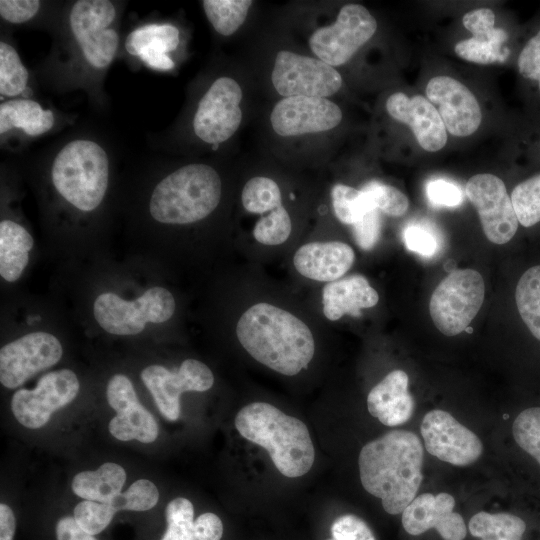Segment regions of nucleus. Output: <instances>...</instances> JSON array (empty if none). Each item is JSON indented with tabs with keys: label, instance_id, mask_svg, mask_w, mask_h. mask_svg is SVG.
<instances>
[{
	"label": "nucleus",
	"instance_id": "1",
	"mask_svg": "<svg viewBox=\"0 0 540 540\" xmlns=\"http://www.w3.org/2000/svg\"><path fill=\"white\" fill-rule=\"evenodd\" d=\"M124 3L74 0L62 4L51 30V50L38 78L57 93L83 91L92 105L104 108V81L121 46Z\"/></svg>",
	"mask_w": 540,
	"mask_h": 540
},
{
	"label": "nucleus",
	"instance_id": "2",
	"mask_svg": "<svg viewBox=\"0 0 540 540\" xmlns=\"http://www.w3.org/2000/svg\"><path fill=\"white\" fill-rule=\"evenodd\" d=\"M55 195L78 213H93L108 192L112 151L95 133L81 131L65 136L40 155Z\"/></svg>",
	"mask_w": 540,
	"mask_h": 540
},
{
	"label": "nucleus",
	"instance_id": "3",
	"mask_svg": "<svg viewBox=\"0 0 540 540\" xmlns=\"http://www.w3.org/2000/svg\"><path fill=\"white\" fill-rule=\"evenodd\" d=\"M423 446L416 434L392 430L365 444L358 457L363 488L391 515L402 513L421 485Z\"/></svg>",
	"mask_w": 540,
	"mask_h": 540
},
{
	"label": "nucleus",
	"instance_id": "4",
	"mask_svg": "<svg viewBox=\"0 0 540 540\" xmlns=\"http://www.w3.org/2000/svg\"><path fill=\"white\" fill-rule=\"evenodd\" d=\"M236 335L253 359L287 376L306 368L315 353V340L306 323L267 302L256 303L241 315Z\"/></svg>",
	"mask_w": 540,
	"mask_h": 540
},
{
	"label": "nucleus",
	"instance_id": "5",
	"mask_svg": "<svg viewBox=\"0 0 540 540\" xmlns=\"http://www.w3.org/2000/svg\"><path fill=\"white\" fill-rule=\"evenodd\" d=\"M235 428L246 440L263 447L277 468L289 478L309 472L315 449L305 423L266 402H253L239 410Z\"/></svg>",
	"mask_w": 540,
	"mask_h": 540
},
{
	"label": "nucleus",
	"instance_id": "6",
	"mask_svg": "<svg viewBox=\"0 0 540 540\" xmlns=\"http://www.w3.org/2000/svg\"><path fill=\"white\" fill-rule=\"evenodd\" d=\"M222 180L218 171L203 162L181 165L153 187L148 213L163 225H190L209 217L219 206Z\"/></svg>",
	"mask_w": 540,
	"mask_h": 540
},
{
	"label": "nucleus",
	"instance_id": "7",
	"mask_svg": "<svg viewBox=\"0 0 540 540\" xmlns=\"http://www.w3.org/2000/svg\"><path fill=\"white\" fill-rule=\"evenodd\" d=\"M175 307L172 293L155 286L132 301L112 292L102 293L94 301L93 314L106 332L128 336L141 333L147 323L166 322L173 316Z\"/></svg>",
	"mask_w": 540,
	"mask_h": 540
},
{
	"label": "nucleus",
	"instance_id": "8",
	"mask_svg": "<svg viewBox=\"0 0 540 540\" xmlns=\"http://www.w3.org/2000/svg\"><path fill=\"white\" fill-rule=\"evenodd\" d=\"M485 296L481 274L473 269L454 270L435 288L429 311L436 328L446 336L465 331L479 312Z\"/></svg>",
	"mask_w": 540,
	"mask_h": 540
},
{
	"label": "nucleus",
	"instance_id": "9",
	"mask_svg": "<svg viewBox=\"0 0 540 540\" xmlns=\"http://www.w3.org/2000/svg\"><path fill=\"white\" fill-rule=\"evenodd\" d=\"M242 97V88L234 78H215L198 99L191 117L195 138L215 147L229 140L242 122Z\"/></svg>",
	"mask_w": 540,
	"mask_h": 540
},
{
	"label": "nucleus",
	"instance_id": "10",
	"mask_svg": "<svg viewBox=\"0 0 540 540\" xmlns=\"http://www.w3.org/2000/svg\"><path fill=\"white\" fill-rule=\"evenodd\" d=\"M75 115L63 113L33 97L0 103V145L17 152L35 140L58 132L74 122Z\"/></svg>",
	"mask_w": 540,
	"mask_h": 540
},
{
	"label": "nucleus",
	"instance_id": "11",
	"mask_svg": "<svg viewBox=\"0 0 540 540\" xmlns=\"http://www.w3.org/2000/svg\"><path fill=\"white\" fill-rule=\"evenodd\" d=\"M376 30V19L367 8L360 4H346L333 24L312 33L309 46L318 59L337 67L348 62Z\"/></svg>",
	"mask_w": 540,
	"mask_h": 540
},
{
	"label": "nucleus",
	"instance_id": "12",
	"mask_svg": "<svg viewBox=\"0 0 540 540\" xmlns=\"http://www.w3.org/2000/svg\"><path fill=\"white\" fill-rule=\"evenodd\" d=\"M79 390L78 377L72 370H55L43 375L35 388L15 391L10 408L20 425L31 430L40 429L54 412L74 401Z\"/></svg>",
	"mask_w": 540,
	"mask_h": 540
},
{
	"label": "nucleus",
	"instance_id": "13",
	"mask_svg": "<svg viewBox=\"0 0 540 540\" xmlns=\"http://www.w3.org/2000/svg\"><path fill=\"white\" fill-rule=\"evenodd\" d=\"M272 84L284 98L294 96L327 98L337 93L343 80L340 73L324 61L282 50L275 57Z\"/></svg>",
	"mask_w": 540,
	"mask_h": 540
},
{
	"label": "nucleus",
	"instance_id": "14",
	"mask_svg": "<svg viewBox=\"0 0 540 540\" xmlns=\"http://www.w3.org/2000/svg\"><path fill=\"white\" fill-rule=\"evenodd\" d=\"M140 377L160 414L168 421L179 419L182 393L204 392L214 384L210 368L196 359L184 360L177 371H170L158 364L149 365L141 371Z\"/></svg>",
	"mask_w": 540,
	"mask_h": 540
},
{
	"label": "nucleus",
	"instance_id": "15",
	"mask_svg": "<svg viewBox=\"0 0 540 540\" xmlns=\"http://www.w3.org/2000/svg\"><path fill=\"white\" fill-rule=\"evenodd\" d=\"M63 348L53 334L32 332L5 344L0 350V382L15 389L39 372L57 364Z\"/></svg>",
	"mask_w": 540,
	"mask_h": 540
},
{
	"label": "nucleus",
	"instance_id": "16",
	"mask_svg": "<svg viewBox=\"0 0 540 540\" xmlns=\"http://www.w3.org/2000/svg\"><path fill=\"white\" fill-rule=\"evenodd\" d=\"M465 193L478 212L487 239L498 245L509 242L519 222L504 182L493 174H477L467 181Z\"/></svg>",
	"mask_w": 540,
	"mask_h": 540
},
{
	"label": "nucleus",
	"instance_id": "17",
	"mask_svg": "<svg viewBox=\"0 0 540 540\" xmlns=\"http://www.w3.org/2000/svg\"><path fill=\"white\" fill-rule=\"evenodd\" d=\"M420 431L427 452L451 465H471L482 454L483 445L479 437L444 410L427 412Z\"/></svg>",
	"mask_w": 540,
	"mask_h": 540
},
{
	"label": "nucleus",
	"instance_id": "18",
	"mask_svg": "<svg viewBox=\"0 0 540 540\" xmlns=\"http://www.w3.org/2000/svg\"><path fill=\"white\" fill-rule=\"evenodd\" d=\"M106 398L116 415L108 430L117 440H137L150 444L157 440L159 427L152 413L139 401L131 380L124 374L113 375L106 387Z\"/></svg>",
	"mask_w": 540,
	"mask_h": 540
},
{
	"label": "nucleus",
	"instance_id": "19",
	"mask_svg": "<svg viewBox=\"0 0 540 540\" xmlns=\"http://www.w3.org/2000/svg\"><path fill=\"white\" fill-rule=\"evenodd\" d=\"M341 120L342 111L337 104L317 97L283 98L270 114L274 132L283 137L328 131L338 126Z\"/></svg>",
	"mask_w": 540,
	"mask_h": 540
},
{
	"label": "nucleus",
	"instance_id": "20",
	"mask_svg": "<svg viewBox=\"0 0 540 540\" xmlns=\"http://www.w3.org/2000/svg\"><path fill=\"white\" fill-rule=\"evenodd\" d=\"M427 99L437 106L446 130L457 137L473 134L480 126L482 113L474 94L449 76H436L426 86Z\"/></svg>",
	"mask_w": 540,
	"mask_h": 540
},
{
	"label": "nucleus",
	"instance_id": "21",
	"mask_svg": "<svg viewBox=\"0 0 540 540\" xmlns=\"http://www.w3.org/2000/svg\"><path fill=\"white\" fill-rule=\"evenodd\" d=\"M454 506L455 499L448 493L420 494L402 512L403 528L410 535L435 529L444 540H463L467 527Z\"/></svg>",
	"mask_w": 540,
	"mask_h": 540
},
{
	"label": "nucleus",
	"instance_id": "22",
	"mask_svg": "<svg viewBox=\"0 0 540 540\" xmlns=\"http://www.w3.org/2000/svg\"><path fill=\"white\" fill-rule=\"evenodd\" d=\"M181 44L180 29L167 21H147L134 27L125 37L123 50L130 58L154 71L175 68L171 54Z\"/></svg>",
	"mask_w": 540,
	"mask_h": 540
},
{
	"label": "nucleus",
	"instance_id": "23",
	"mask_svg": "<svg viewBox=\"0 0 540 540\" xmlns=\"http://www.w3.org/2000/svg\"><path fill=\"white\" fill-rule=\"evenodd\" d=\"M388 114L408 125L421 148L428 152L441 150L447 143V130L436 107L424 96L408 97L402 92L389 96Z\"/></svg>",
	"mask_w": 540,
	"mask_h": 540
},
{
	"label": "nucleus",
	"instance_id": "24",
	"mask_svg": "<svg viewBox=\"0 0 540 540\" xmlns=\"http://www.w3.org/2000/svg\"><path fill=\"white\" fill-rule=\"evenodd\" d=\"M354 260V250L344 242H310L298 248L293 264L302 276L329 283L343 277Z\"/></svg>",
	"mask_w": 540,
	"mask_h": 540
},
{
	"label": "nucleus",
	"instance_id": "25",
	"mask_svg": "<svg viewBox=\"0 0 540 540\" xmlns=\"http://www.w3.org/2000/svg\"><path fill=\"white\" fill-rule=\"evenodd\" d=\"M408 386L409 378L403 370L388 373L368 394L369 413L385 426L406 423L412 417L415 407Z\"/></svg>",
	"mask_w": 540,
	"mask_h": 540
},
{
	"label": "nucleus",
	"instance_id": "26",
	"mask_svg": "<svg viewBox=\"0 0 540 540\" xmlns=\"http://www.w3.org/2000/svg\"><path fill=\"white\" fill-rule=\"evenodd\" d=\"M379 301L377 291L362 275H351L327 283L323 288V313L330 321L345 314L359 316L362 309L371 308Z\"/></svg>",
	"mask_w": 540,
	"mask_h": 540
},
{
	"label": "nucleus",
	"instance_id": "27",
	"mask_svg": "<svg viewBox=\"0 0 540 540\" xmlns=\"http://www.w3.org/2000/svg\"><path fill=\"white\" fill-rule=\"evenodd\" d=\"M34 240L19 222L4 218L0 222V275L7 282L18 280L29 261Z\"/></svg>",
	"mask_w": 540,
	"mask_h": 540
},
{
	"label": "nucleus",
	"instance_id": "28",
	"mask_svg": "<svg viewBox=\"0 0 540 540\" xmlns=\"http://www.w3.org/2000/svg\"><path fill=\"white\" fill-rule=\"evenodd\" d=\"M126 471L118 463L105 462L95 470L77 473L71 482L73 493L83 500L110 502L122 492Z\"/></svg>",
	"mask_w": 540,
	"mask_h": 540
},
{
	"label": "nucleus",
	"instance_id": "29",
	"mask_svg": "<svg viewBox=\"0 0 540 540\" xmlns=\"http://www.w3.org/2000/svg\"><path fill=\"white\" fill-rule=\"evenodd\" d=\"M32 76L24 65L15 43L7 34L0 39V98L1 101L33 97Z\"/></svg>",
	"mask_w": 540,
	"mask_h": 540
},
{
	"label": "nucleus",
	"instance_id": "30",
	"mask_svg": "<svg viewBox=\"0 0 540 540\" xmlns=\"http://www.w3.org/2000/svg\"><path fill=\"white\" fill-rule=\"evenodd\" d=\"M61 5L39 0H1L2 22L14 26L44 27L52 30Z\"/></svg>",
	"mask_w": 540,
	"mask_h": 540
},
{
	"label": "nucleus",
	"instance_id": "31",
	"mask_svg": "<svg viewBox=\"0 0 540 540\" xmlns=\"http://www.w3.org/2000/svg\"><path fill=\"white\" fill-rule=\"evenodd\" d=\"M472 536L480 540H522L526 523L509 513H476L468 524Z\"/></svg>",
	"mask_w": 540,
	"mask_h": 540
},
{
	"label": "nucleus",
	"instance_id": "32",
	"mask_svg": "<svg viewBox=\"0 0 540 540\" xmlns=\"http://www.w3.org/2000/svg\"><path fill=\"white\" fill-rule=\"evenodd\" d=\"M515 299L523 322L540 341V265L527 269L520 277Z\"/></svg>",
	"mask_w": 540,
	"mask_h": 540
},
{
	"label": "nucleus",
	"instance_id": "33",
	"mask_svg": "<svg viewBox=\"0 0 540 540\" xmlns=\"http://www.w3.org/2000/svg\"><path fill=\"white\" fill-rule=\"evenodd\" d=\"M204 14L213 29L222 36L233 35L245 22L251 0H204Z\"/></svg>",
	"mask_w": 540,
	"mask_h": 540
},
{
	"label": "nucleus",
	"instance_id": "34",
	"mask_svg": "<svg viewBox=\"0 0 540 540\" xmlns=\"http://www.w3.org/2000/svg\"><path fill=\"white\" fill-rule=\"evenodd\" d=\"M507 39L503 29L494 28L491 32L475 35L455 44V53L462 59L477 63L491 64L504 59L501 46Z\"/></svg>",
	"mask_w": 540,
	"mask_h": 540
},
{
	"label": "nucleus",
	"instance_id": "35",
	"mask_svg": "<svg viewBox=\"0 0 540 540\" xmlns=\"http://www.w3.org/2000/svg\"><path fill=\"white\" fill-rule=\"evenodd\" d=\"M241 201L250 213H266L282 205L281 190L273 179L256 176L244 185Z\"/></svg>",
	"mask_w": 540,
	"mask_h": 540
},
{
	"label": "nucleus",
	"instance_id": "36",
	"mask_svg": "<svg viewBox=\"0 0 540 540\" xmlns=\"http://www.w3.org/2000/svg\"><path fill=\"white\" fill-rule=\"evenodd\" d=\"M333 210L337 219L354 225L371 209H374L366 193L345 184H336L331 190Z\"/></svg>",
	"mask_w": 540,
	"mask_h": 540
},
{
	"label": "nucleus",
	"instance_id": "37",
	"mask_svg": "<svg viewBox=\"0 0 540 540\" xmlns=\"http://www.w3.org/2000/svg\"><path fill=\"white\" fill-rule=\"evenodd\" d=\"M194 506L185 497L172 499L165 508V530L159 540H197Z\"/></svg>",
	"mask_w": 540,
	"mask_h": 540
},
{
	"label": "nucleus",
	"instance_id": "38",
	"mask_svg": "<svg viewBox=\"0 0 540 540\" xmlns=\"http://www.w3.org/2000/svg\"><path fill=\"white\" fill-rule=\"evenodd\" d=\"M511 202L518 219L524 227L540 222V174L519 183L512 191Z\"/></svg>",
	"mask_w": 540,
	"mask_h": 540
},
{
	"label": "nucleus",
	"instance_id": "39",
	"mask_svg": "<svg viewBox=\"0 0 540 540\" xmlns=\"http://www.w3.org/2000/svg\"><path fill=\"white\" fill-rule=\"evenodd\" d=\"M159 501L157 486L148 479H138L127 490L121 492L108 502L119 511L145 512L154 508Z\"/></svg>",
	"mask_w": 540,
	"mask_h": 540
},
{
	"label": "nucleus",
	"instance_id": "40",
	"mask_svg": "<svg viewBox=\"0 0 540 540\" xmlns=\"http://www.w3.org/2000/svg\"><path fill=\"white\" fill-rule=\"evenodd\" d=\"M513 437L518 446L540 465V407L523 410L513 422Z\"/></svg>",
	"mask_w": 540,
	"mask_h": 540
},
{
	"label": "nucleus",
	"instance_id": "41",
	"mask_svg": "<svg viewBox=\"0 0 540 540\" xmlns=\"http://www.w3.org/2000/svg\"><path fill=\"white\" fill-rule=\"evenodd\" d=\"M291 231V217L286 208L281 205L257 221L253 236L263 245H280L289 238Z\"/></svg>",
	"mask_w": 540,
	"mask_h": 540
},
{
	"label": "nucleus",
	"instance_id": "42",
	"mask_svg": "<svg viewBox=\"0 0 540 540\" xmlns=\"http://www.w3.org/2000/svg\"><path fill=\"white\" fill-rule=\"evenodd\" d=\"M362 190L368 196L372 206L388 216L400 217L409 208L407 196L393 186L379 181H370L362 187Z\"/></svg>",
	"mask_w": 540,
	"mask_h": 540
},
{
	"label": "nucleus",
	"instance_id": "43",
	"mask_svg": "<svg viewBox=\"0 0 540 540\" xmlns=\"http://www.w3.org/2000/svg\"><path fill=\"white\" fill-rule=\"evenodd\" d=\"M116 511L108 502L82 500L73 509L77 524L91 535H99L111 524Z\"/></svg>",
	"mask_w": 540,
	"mask_h": 540
},
{
	"label": "nucleus",
	"instance_id": "44",
	"mask_svg": "<svg viewBox=\"0 0 540 540\" xmlns=\"http://www.w3.org/2000/svg\"><path fill=\"white\" fill-rule=\"evenodd\" d=\"M406 248L426 258L434 256L439 250V238L435 231L421 223L408 225L403 233Z\"/></svg>",
	"mask_w": 540,
	"mask_h": 540
},
{
	"label": "nucleus",
	"instance_id": "45",
	"mask_svg": "<svg viewBox=\"0 0 540 540\" xmlns=\"http://www.w3.org/2000/svg\"><path fill=\"white\" fill-rule=\"evenodd\" d=\"M331 539L328 540H376L367 523L354 514H344L331 525Z\"/></svg>",
	"mask_w": 540,
	"mask_h": 540
},
{
	"label": "nucleus",
	"instance_id": "46",
	"mask_svg": "<svg viewBox=\"0 0 540 540\" xmlns=\"http://www.w3.org/2000/svg\"><path fill=\"white\" fill-rule=\"evenodd\" d=\"M426 195L429 202L436 207H458L464 201L461 188L444 179L429 181L426 185Z\"/></svg>",
	"mask_w": 540,
	"mask_h": 540
},
{
	"label": "nucleus",
	"instance_id": "47",
	"mask_svg": "<svg viewBox=\"0 0 540 540\" xmlns=\"http://www.w3.org/2000/svg\"><path fill=\"white\" fill-rule=\"evenodd\" d=\"M380 211L371 209L360 221L353 225V235L357 245L369 251L373 249L380 238L381 233Z\"/></svg>",
	"mask_w": 540,
	"mask_h": 540
},
{
	"label": "nucleus",
	"instance_id": "48",
	"mask_svg": "<svg viewBox=\"0 0 540 540\" xmlns=\"http://www.w3.org/2000/svg\"><path fill=\"white\" fill-rule=\"evenodd\" d=\"M518 69L524 78L538 81L540 89V30L522 49Z\"/></svg>",
	"mask_w": 540,
	"mask_h": 540
},
{
	"label": "nucleus",
	"instance_id": "49",
	"mask_svg": "<svg viewBox=\"0 0 540 540\" xmlns=\"http://www.w3.org/2000/svg\"><path fill=\"white\" fill-rule=\"evenodd\" d=\"M194 533L197 540H221L222 520L215 513H202L194 520Z\"/></svg>",
	"mask_w": 540,
	"mask_h": 540
},
{
	"label": "nucleus",
	"instance_id": "50",
	"mask_svg": "<svg viewBox=\"0 0 540 540\" xmlns=\"http://www.w3.org/2000/svg\"><path fill=\"white\" fill-rule=\"evenodd\" d=\"M462 23L473 36L482 35L495 28V15L491 9L479 8L467 12L463 16Z\"/></svg>",
	"mask_w": 540,
	"mask_h": 540
},
{
	"label": "nucleus",
	"instance_id": "51",
	"mask_svg": "<svg viewBox=\"0 0 540 540\" xmlns=\"http://www.w3.org/2000/svg\"><path fill=\"white\" fill-rule=\"evenodd\" d=\"M55 540H98L94 535L85 532L72 515L58 518L54 528Z\"/></svg>",
	"mask_w": 540,
	"mask_h": 540
},
{
	"label": "nucleus",
	"instance_id": "52",
	"mask_svg": "<svg viewBox=\"0 0 540 540\" xmlns=\"http://www.w3.org/2000/svg\"><path fill=\"white\" fill-rule=\"evenodd\" d=\"M17 520L13 509L6 503L0 504V540H14Z\"/></svg>",
	"mask_w": 540,
	"mask_h": 540
},
{
	"label": "nucleus",
	"instance_id": "53",
	"mask_svg": "<svg viewBox=\"0 0 540 540\" xmlns=\"http://www.w3.org/2000/svg\"><path fill=\"white\" fill-rule=\"evenodd\" d=\"M465 332H467V333L470 334V333L473 332V328H471V327L468 326V327L465 329Z\"/></svg>",
	"mask_w": 540,
	"mask_h": 540
}]
</instances>
